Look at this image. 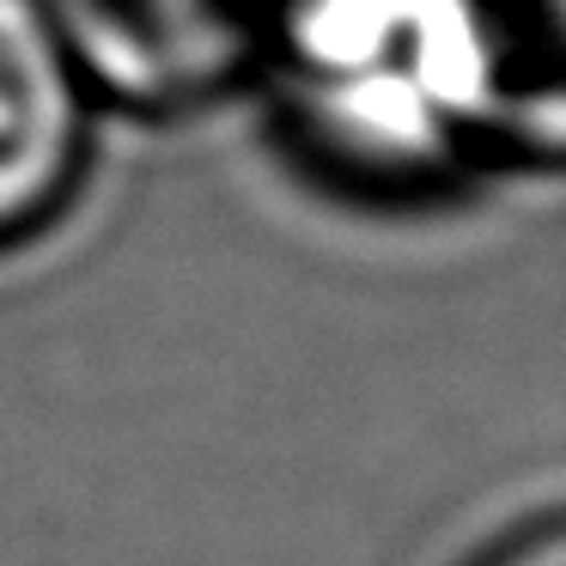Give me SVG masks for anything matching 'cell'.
Here are the masks:
<instances>
[{
  "label": "cell",
  "mask_w": 566,
  "mask_h": 566,
  "mask_svg": "<svg viewBox=\"0 0 566 566\" xmlns=\"http://www.w3.org/2000/svg\"><path fill=\"white\" fill-rule=\"evenodd\" d=\"M274 62L305 135L378 171L439 159L493 86L475 0H286Z\"/></svg>",
  "instance_id": "cell-1"
},
{
  "label": "cell",
  "mask_w": 566,
  "mask_h": 566,
  "mask_svg": "<svg viewBox=\"0 0 566 566\" xmlns=\"http://www.w3.org/2000/svg\"><path fill=\"white\" fill-rule=\"evenodd\" d=\"M55 25L116 80H189L232 31V0H62Z\"/></svg>",
  "instance_id": "cell-3"
},
{
  "label": "cell",
  "mask_w": 566,
  "mask_h": 566,
  "mask_svg": "<svg viewBox=\"0 0 566 566\" xmlns=\"http://www.w3.org/2000/svg\"><path fill=\"white\" fill-rule=\"evenodd\" d=\"M475 566H566V517H542V524L517 530Z\"/></svg>",
  "instance_id": "cell-4"
},
{
  "label": "cell",
  "mask_w": 566,
  "mask_h": 566,
  "mask_svg": "<svg viewBox=\"0 0 566 566\" xmlns=\"http://www.w3.org/2000/svg\"><path fill=\"white\" fill-rule=\"evenodd\" d=\"M86 153L80 55L50 7L0 0V244L31 238L67 201Z\"/></svg>",
  "instance_id": "cell-2"
},
{
  "label": "cell",
  "mask_w": 566,
  "mask_h": 566,
  "mask_svg": "<svg viewBox=\"0 0 566 566\" xmlns=\"http://www.w3.org/2000/svg\"><path fill=\"white\" fill-rule=\"evenodd\" d=\"M542 13H548V31L566 43V0H542Z\"/></svg>",
  "instance_id": "cell-5"
}]
</instances>
